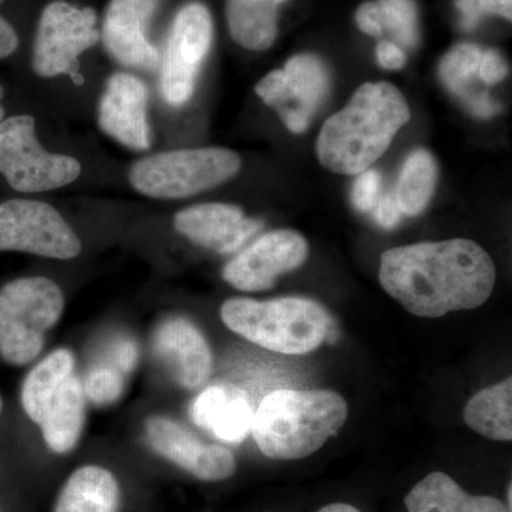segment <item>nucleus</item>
Returning <instances> with one entry per match:
<instances>
[{"label": "nucleus", "instance_id": "obj_25", "mask_svg": "<svg viewBox=\"0 0 512 512\" xmlns=\"http://www.w3.org/2000/svg\"><path fill=\"white\" fill-rule=\"evenodd\" d=\"M73 373L74 356L67 349L55 350L30 370L22 389V406L30 420L39 423L50 397Z\"/></svg>", "mask_w": 512, "mask_h": 512}, {"label": "nucleus", "instance_id": "obj_20", "mask_svg": "<svg viewBox=\"0 0 512 512\" xmlns=\"http://www.w3.org/2000/svg\"><path fill=\"white\" fill-rule=\"evenodd\" d=\"M84 402L82 380L73 373L46 403L37 424L47 446L55 453H69L76 447L84 426Z\"/></svg>", "mask_w": 512, "mask_h": 512}, {"label": "nucleus", "instance_id": "obj_5", "mask_svg": "<svg viewBox=\"0 0 512 512\" xmlns=\"http://www.w3.org/2000/svg\"><path fill=\"white\" fill-rule=\"evenodd\" d=\"M62 289L52 279L35 276L0 289V356L13 366L32 363L45 346L47 330L59 322Z\"/></svg>", "mask_w": 512, "mask_h": 512}, {"label": "nucleus", "instance_id": "obj_38", "mask_svg": "<svg viewBox=\"0 0 512 512\" xmlns=\"http://www.w3.org/2000/svg\"><path fill=\"white\" fill-rule=\"evenodd\" d=\"M3 96H5V90H3V87L0 86V100L3 99ZM3 119H5V109L0 106V123H2Z\"/></svg>", "mask_w": 512, "mask_h": 512}, {"label": "nucleus", "instance_id": "obj_36", "mask_svg": "<svg viewBox=\"0 0 512 512\" xmlns=\"http://www.w3.org/2000/svg\"><path fill=\"white\" fill-rule=\"evenodd\" d=\"M3 0H0L2 3ZM19 37L12 25L0 15V59H6L18 50Z\"/></svg>", "mask_w": 512, "mask_h": 512}, {"label": "nucleus", "instance_id": "obj_32", "mask_svg": "<svg viewBox=\"0 0 512 512\" xmlns=\"http://www.w3.org/2000/svg\"><path fill=\"white\" fill-rule=\"evenodd\" d=\"M356 23L363 33L369 36H380L383 33L382 12L375 2H365L356 12Z\"/></svg>", "mask_w": 512, "mask_h": 512}, {"label": "nucleus", "instance_id": "obj_10", "mask_svg": "<svg viewBox=\"0 0 512 512\" xmlns=\"http://www.w3.org/2000/svg\"><path fill=\"white\" fill-rule=\"evenodd\" d=\"M0 251L72 259L82 252V242L52 205L10 200L0 204Z\"/></svg>", "mask_w": 512, "mask_h": 512}, {"label": "nucleus", "instance_id": "obj_26", "mask_svg": "<svg viewBox=\"0 0 512 512\" xmlns=\"http://www.w3.org/2000/svg\"><path fill=\"white\" fill-rule=\"evenodd\" d=\"M436 158L427 150H416L404 161L397 184L396 200L403 215L416 217L426 210L436 191Z\"/></svg>", "mask_w": 512, "mask_h": 512}, {"label": "nucleus", "instance_id": "obj_35", "mask_svg": "<svg viewBox=\"0 0 512 512\" xmlns=\"http://www.w3.org/2000/svg\"><path fill=\"white\" fill-rule=\"evenodd\" d=\"M117 369L123 373L131 372L137 366L138 348L133 340H123L116 349Z\"/></svg>", "mask_w": 512, "mask_h": 512}, {"label": "nucleus", "instance_id": "obj_18", "mask_svg": "<svg viewBox=\"0 0 512 512\" xmlns=\"http://www.w3.org/2000/svg\"><path fill=\"white\" fill-rule=\"evenodd\" d=\"M254 409L244 390L232 384H212L191 406L198 427L225 443H242L252 430Z\"/></svg>", "mask_w": 512, "mask_h": 512}, {"label": "nucleus", "instance_id": "obj_22", "mask_svg": "<svg viewBox=\"0 0 512 512\" xmlns=\"http://www.w3.org/2000/svg\"><path fill=\"white\" fill-rule=\"evenodd\" d=\"M286 0H227L229 35L239 46L264 52L278 36L279 6Z\"/></svg>", "mask_w": 512, "mask_h": 512}, {"label": "nucleus", "instance_id": "obj_28", "mask_svg": "<svg viewBox=\"0 0 512 512\" xmlns=\"http://www.w3.org/2000/svg\"><path fill=\"white\" fill-rule=\"evenodd\" d=\"M126 389L123 372L111 366H99L86 376L83 392L87 399L99 406L117 402Z\"/></svg>", "mask_w": 512, "mask_h": 512}, {"label": "nucleus", "instance_id": "obj_21", "mask_svg": "<svg viewBox=\"0 0 512 512\" xmlns=\"http://www.w3.org/2000/svg\"><path fill=\"white\" fill-rule=\"evenodd\" d=\"M409 512H510L500 500L467 494L444 473H431L407 494Z\"/></svg>", "mask_w": 512, "mask_h": 512}, {"label": "nucleus", "instance_id": "obj_31", "mask_svg": "<svg viewBox=\"0 0 512 512\" xmlns=\"http://www.w3.org/2000/svg\"><path fill=\"white\" fill-rule=\"evenodd\" d=\"M508 74V64L505 62L504 56L498 50H483L481 55L480 66H478V77L481 82L487 86H494L503 82Z\"/></svg>", "mask_w": 512, "mask_h": 512}, {"label": "nucleus", "instance_id": "obj_39", "mask_svg": "<svg viewBox=\"0 0 512 512\" xmlns=\"http://www.w3.org/2000/svg\"><path fill=\"white\" fill-rule=\"evenodd\" d=\"M0 412H2V400H0Z\"/></svg>", "mask_w": 512, "mask_h": 512}, {"label": "nucleus", "instance_id": "obj_9", "mask_svg": "<svg viewBox=\"0 0 512 512\" xmlns=\"http://www.w3.org/2000/svg\"><path fill=\"white\" fill-rule=\"evenodd\" d=\"M212 37L214 23L207 6L194 2L178 10L168 33L161 70V93L171 106H184L191 99Z\"/></svg>", "mask_w": 512, "mask_h": 512}, {"label": "nucleus", "instance_id": "obj_12", "mask_svg": "<svg viewBox=\"0 0 512 512\" xmlns=\"http://www.w3.org/2000/svg\"><path fill=\"white\" fill-rule=\"evenodd\" d=\"M308 252V242L299 232L278 229L256 239L229 262L222 278L238 291H266L275 285L276 278L305 264Z\"/></svg>", "mask_w": 512, "mask_h": 512}, {"label": "nucleus", "instance_id": "obj_11", "mask_svg": "<svg viewBox=\"0 0 512 512\" xmlns=\"http://www.w3.org/2000/svg\"><path fill=\"white\" fill-rule=\"evenodd\" d=\"M329 72L315 55L293 56L284 70L266 74L255 92L266 106L278 111L293 134L308 130L313 114L322 106L329 90Z\"/></svg>", "mask_w": 512, "mask_h": 512}, {"label": "nucleus", "instance_id": "obj_3", "mask_svg": "<svg viewBox=\"0 0 512 512\" xmlns=\"http://www.w3.org/2000/svg\"><path fill=\"white\" fill-rule=\"evenodd\" d=\"M348 414L345 399L332 390H276L259 404L251 433L266 457L299 460L336 436Z\"/></svg>", "mask_w": 512, "mask_h": 512}, {"label": "nucleus", "instance_id": "obj_34", "mask_svg": "<svg viewBox=\"0 0 512 512\" xmlns=\"http://www.w3.org/2000/svg\"><path fill=\"white\" fill-rule=\"evenodd\" d=\"M377 62L386 70H400L406 64V55L402 47L389 40H383L376 46Z\"/></svg>", "mask_w": 512, "mask_h": 512}, {"label": "nucleus", "instance_id": "obj_13", "mask_svg": "<svg viewBox=\"0 0 512 512\" xmlns=\"http://www.w3.org/2000/svg\"><path fill=\"white\" fill-rule=\"evenodd\" d=\"M148 443L156 453L204 481H221L235 473L237 463L231 451L198 439L177 421L163 416L146 423Z\"/></svg>", "mask_w": 512, "mask_h": 512}, {"label": "nucleus", "instance_id": "obj_8", "mask_svg": "<svg viewBox=\"0 0 512 512\" xmlns=\"http://www.w3.org/2000/svg\"><path fill=\"white\" fill-rule=\"evenodd\" d=\"M97 15L92 8H76L64 0L43 9L33 46L32 66L37 76H72L83 83L79 57L100 40Z\"/></svg>", "mask_w": 512, "mask_h": 512}, {"label": "nucleus", "instance_id": "obj_1", "mask_svg": "<svg viewBox=\"0 0 512 512\" xmlns=\"http://www.w3.org/2000/svg\"><path fill=\"white\" fill-rule=\"evenodd\" d=\"M380 284L420 318L484 305L494 291L495 265L471 239L454 238L392 248L380 259Z\"/></svg>", "mask_w": 512, "mask_h": 512}, {"label": "nucleus", "instance_id": "obj_19", "mask_svg": "<svg viewBox=\"0 0 512 512\" xmlns=\"http://www.w3.org/2000/svg\"><path fill=\"white\" fill-rule=\"evenodd\" d=\"M483 49L473 43L451 47L441 59L439 76L444 87L457 97L478 119H490L501 110L500 104L477 86L478 66Z\"/></svg>", "mask_w": 512, "mask_h": 512}, {"label": "nucleus", "instance_id": "obj_29", "mask_svg": "<svg viewBox=\"0 0 512 512\" xmlns=\"http://www.w3.org/2000/svg\"><path fill=\"white\" fill-rule=\"evenodd\" d=\"M461 13L464 29H474L484 15H497L511 20L512 0H454Z\"/></svg>", "mask_w": 512, "mask_h": 512}, {"label": "nucleus", "instance_id": "obj_6", "mask_svg": "<svg viewBox=\"0 0 512 512\" xmlns=\"http://www.w3.org/2000/svg\"><path fill=\"white\" fill-rule=\"evenodd\" d=\"M241 164V157L227 148L167 151L131 165L128 181L147 197L180 200L225 183Z\"/></svg>", "mask_w": 512, "mask_h": 512}, {"label": "nucleus", "instance_id": "obj_23", "mask_svg": "<svg viewBox=\"0 0 512 512\" xmlns=\"http://www.w3.org/2000/svg\"><path fill=\"white\" fill-rule=\"evenodd\" d=\"M119 484L106 468L86 466L74 471L57 500L55 512H116Z\"/></svg>", "mask_w": 512, "mask_h": 512}, {"label": "nucleus", "instance_id": "obj_33", "mask_svg": "<svg viewBox=\"0 0 512 512\" xmlns=\"http://www.w3.org/2000/svg\"><path fill=\"white\" fill-rule=\"evenodd\" d=\"M375 220L380 227L393 229L402 220L403 214L397 204L396 195L387 194L377 202Z\"/></svg>", "mask_w": 512, "mask_h": 512}, {"label": "nucleus", "instance_id": "obj_2", "mask_svg": "<svg viewBox=\"0 0 512 512\" xmlns=\"http://www.w3.org/2000/svg\"><path fill=\"white\" fill-rule=\"evenodd\" d=\"M410 117L409 104L396 86L362 84L349 103L323 124L316 141L320 164L343 175L369 170Z\"/></svg>", "mask_w": 512, "mask_h": 512}, {"label": "nucleus", "instance_id": "obj_24", "mask_svg": "<svg viewBox=\"0 0 512 512\" xmlns=\"http://www.w3.org/2000/svg\"><path fill=\"white\" fill-rule=\"evenodd\" d=\"M512 379L477 393L464 409V421L471 430L490 440H512Z\"/></svg>", "mask_w": 512, "mask_h": 512}, {"label": "nucleus", "instance_id": "obj_14", "mask_svg": "<svg viewBox=\"0 0 512 512\" xmlns=\"http://www.w3.org/2000/svg\"><path fill=\"white\" fill-rule=\"evenodd\" d=\"M160 0H111L103 22V42L109 55L131 69H158L157 47L148 40L147 28Z\"/></svg>", "mask_w": 512, "mask_h": 512}, {"label": "nucleus", "instance_id": "obj_16", "mask_svg": "<svg viewBox=\"0 0 512 512\" xmlns=\"http://www.w3.org/2000/svg\"><path fill=\"white\" fill-rule=\"evenodd\" d=\"M153 349L175 382L185 389H197L211 376L210 346L191 320L173 316L161 322L154 332Z\"/></svg>", "mask_w": 512, "mask_h": 512}, {"label": "nucleus", "instance_id": "obj_15", "mask_svg": "<svg viewBox=\"0 0 512 512\" xmlns=\"http://www.w3.org/2000/svg\"><path fill=\"white\" fill-rule=\"evenodd\" d=\"M146 84L127 73L107 80L99 103V126L107 136L136 151L150 148Z\"/></svg>", "mask_w": 512, "mask_h": 512}, {"label": "nucleus", "instance_id": "obj_4", "mask_svg": "<svg viewBox=\"0 0 512 512\" xmlns=\"http://www.w3.org/2000/svg\"><path fill=\"white\" fill-rule=\"evenodd\" d=\"M221 318L232 332L282 355L318 349L332 326L328 311L318 302L291 296L266 302L229 299L221 306Z\"/></svg>", "mask_w": 512, "mask_h": 512}, {"label": "nucleus", "instance_id": "obj_7", "mask_svg": "<svg viewBox=\"0 0 512 512\" xmlns=\"http://www.w3.org/2000/svg\"><path fill=\"white\" fill-rule=\"evenodd\" d=\"M0 174L19 192L57 190L82 174L76 158L46 151L36 137V121L29 114L0 123Z\"/></svg>", "mask_w": 512, "mask_h": 512}, {"label": "nucleus", "instance_id": "obj_30", "mask_svg": "<svg viewBox=\"0 0 512 512\" xmlns=\"http://www.w3.org/2000/svg\"><path fill=\"white\" fill-rule=\"evenodd\" d=\"M382 175L376 170H366L359 174L353 184L352 201L357 210L370 212L375 210L382 195Z\"/></svg>", "mask_w": 512, "mask_h": 512}, {"label": "nucleus", "instance_id": "obj_27", "mask_svg": "<svg viewBox=\"0 0 512 512\" xmlns=\"http://www.w3.org/2000/svg\"><path fill=\"white\" fill-rule=\"evenodd\" d=\"M383 29L389 30L396 45L412 47L419 42V16L414 0H379Z\"/></svg>", "mask_w": 512, "mask_h": 512}, {"label": "nucleus", "instance_id": "obj_37", "mask_svg": "<svg viewBox=\"0 0 512 512\" xmlns=\"http://www.w3.org/2000/svg\"><path fill=\"white\" fill-rule=\"evenodd\" d=\"M319 512H360L357 508L352 507L349 504L336 503L329 504L326 507H323Z\"/></svg>", "mask_w": 512, "mask_h": 512}, {"label": "nucleus", "instance_id": "obj_17", "mask_svg": "<svg viewBox=\"0 0 512 512\" xmlns=\"http://www.w3.org/2000/svg\"><path fill=\"white\" fill-rule=\"evenodd\" d=\"M174 227L195 245L232 254L261 229L262 222L245 217L235 205L211 202L178 212Z\"/></svg>", "mask_w": 512, "mask_h": 512}]
</instances>
